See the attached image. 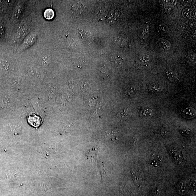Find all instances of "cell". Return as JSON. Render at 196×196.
Instances as JSON below:
<instances>
[{"mask_svg":"<svg viewBox=\"0 0 196 196\" xmlns=\"http://www.w3.org/2000/svg\"><path fill=\"white\" fill-rule=\"evenodd\" d=\"M37 39V35L36 34L32 33L29 35L24 40L23 42L20 47V49L24 50L30 47L35 43Z\"/></svg>","mask_w":196,"mask_h":196,"instance_id":"6da1fadb","label":"cell"},{"mask_svg":"<svg viewBox=\"0 0 196 196\" xmlns=\"http://www.w3.org/2000/svg\"><path fill=\"white\" fill-rule=\"evenodd\" d=\"M27 120L29 123L35 127H39L42 122L41 117L35 114L29 115L28 117Z\"/></svg>","mask_w":196,"mask_h":196,"instance_id":"7a4b0ae2","label":"cell"},{"mask_svg":"<svg viewBox=\"0 0 196 196\" xmlns=\"http://www.w3.org/2000/svg\"><path fill=\"white\" fill-rule=\"evenodd\" d=\"M24 5L22 2H20L16 7V10L14 12V17L16 21L21 19L22 18L24 12Z\"/></svg>","mask_w":196,"mask_h":196,"instance_id":"3957f363","label":"cell"},{"mask_svg":"<svg viewBox=\"0 0 196 196\" xmlns=\"http://www.w3.org/2000/svg\"><path fill=\"white\" fill-rule=\"evenodd\" d=\"M119 18L118 12L115 10L111 11L109 13L107 17V21L109 24H113L117 22Z\"/></svg>","mask_w":196,"mask_h":196,"instance_id":"277c9868","label":"cell"},{"mask_svg":"<svg viewBox=\"0 0 196 196\" xmlns=\"http://www.w3.org/2000/svg\"><path fill=\"white\" fill-rule=\"evenodd\" d=\"M187 184L185 181H180L177 184V190L180 194L183 195L186 193L187 189Z\"/></svg>","mask_w":196,"mask_h":196,"instance_id":"5b68a950","label":"cell"},{"mask_svg":"<svg viewBox=\"0 0 196 196\" xmlns=\"http://www.w3.org/2000/svg\"><path fill=\"white\" fill-rule=\"evenodd\" d=\"M130 115L131 112L130 110L126 108L119 112L117 114V116L120 119H127Z\"/></svg>","mask_w":196,"mask_h":196,"instance_id":"8992f818","label":"cell"},{"mask_svg":"<svg viewBox=\"0 0 196 196\" xmlns=\"http://www.w3.org/2000/svg\"><path fill=\"white\" fill-rule=\"evenodd\" d=\"M152 164L155 166H158L162 162V159L160 155L158 154H153L151 158Z\"/></svg>","mask_w":196,"mask_h":196,"instance_id":"52a82bcc","label":"cell"},{"mask_svg":"<svg viewBox=\"0 0 196 196\" xmlns=\"http://www.w3.org/2000/svg\"><path fill=\"white\" fill-rule=\"evenodd\" d=\"M11 103V98L6 96H4L0 98V105L2 107L7 108L10 106Z\"/></svg>","mask_w":196,"mask_h":196,"instance_id":"ba28073f","label":"cell"},{"mask_svg":"<svg viewBox=\"0 0 196 196\" xmlns=\"http://www.w3.org/2000/svg\"><path fill=\"white\" fill-rule=\"evenodd\" d=\"M107 13V9L103 6L100 7L97 9L96 12L97 17L99 18H104Z\"/></svg>","mask_w":196,"mask_h":196,"instance_id":"9c48e42d","label":"cell"},{"mask_svg":"<svg viewBox=\"0 0 196 196\" xmlns=\"http://www.w3.org/2000/svg\"><path fill=\"white\" fill-rule=\"evenodd\" d=\"M148 90L150 93H158L161 91V88L160 85L159 84H153L149 85Z\"/></svg>","mask_w":196,"mask_h":196,"instance_id":"30bf717a","label":"cell"},{"mask_svg":"<svg viewBox=\"0 0 196 196\" xmlns=\"http://www.w3.org/2000/svg\"><path fill=\"white\" fill-rule=\"evenodd\" d=\"M159 45L165 50H167L170 49L171 45L168 41L164 39H160L159 40Z\"/></svg>","mask_w":196,"mask_h":196,"instance_id":"8fae6325","label":"cell"},{"mask_svg":"<svg viewBox=\"0 0 196 196\" xmlns=\"http://www.w3.org/2000/svg\"><path fill=\"white\" fill-rule=\"evenodd\" d=\"M165 75L168 79L172 81V82L177 80V76L176 74L174 72L172 71V70H167L165 72Z\"/></svg>","mask_w":196,"mask_h":196,"instance_id":"7c38bea8","label":"cell"},{"mask_svg":"<svg viewBox=\"0 0 196 196\" xmlns=\"http://www.w3.org/2000/svg\"><path fill=\"white\" fill-rule=\"evenodd\" d=\"M44 16L46 19L50 20L52 19L54 16V10L51 9H46L44 12Z\"/></svg>","mask_w":196,"mask_h":196,"instance_id":"4fadbf2b","label":"cell"},{"mask_svg":"<svg viewBox=\"0 0 196 196\" xmlns=\"http://www.w3.org/2000/svg\"><path fill=\"white\" fill-rule=\"evenodd\" d=\"M72 9L76 14H80L84 10V5L79 2H77L73 5Z\"/></svg>","mask_w":196,"mask_h":196,"instance_id":"5bb4252c","label":"cell"},{"mask_svg":"<svg viewBox=\"0 0 196 196\" xmlns=\"http://www.w3.org/2000/svg\"><path fill=\"white\" fill-rule=\"evenodd\" d=\"M10 69V64L9 62L4 60L0 61V71L7 72Z\"/></svg>","mask_w":196,"mask_h":196,"instance_id":"9a60e30c","label":"cell"},{"mask_svg":"<svg viewBox=\"0 0 196 196\" xmlns=\"http://www.w3.org/2000/svg\"><path fill=\"white\" fill-rule=\"evenodd\" d=\"M149 32H150V30H149V25H146L142 29L141 33V35L145 38H147L149 35Z\"/></svg>","mask_w":196,"mask_h":196,"instance_id":"2e32d148","label":"cell"},{"mask_svg":"<svg viewBox=\"0 0 196 196\" xmlns=\"http://www.w3.org/2000/svg\"><path fill=\"white\" fill-rule=\"evenodd\" d=\"M27 28H25V27H23L18 31V34H17V37L18 38L20 39L25 37L26 36L27 33Z\"/></svg>","mask_w":196,"mask_h":196,"instance_id":"e0dca14e","label":"cell"},{"mask_svg":"<svg viewBox=\"0 0 196 196\" xmlns=\"http://www.w3.org/2000/svg\"><path fill=\"white\" fill-rule=\"evenodd\" d=\"M5 35V28L3 23L0 21V41L3 39Z\"/></svg>","mask_w":196,"mask_h":196,"instance_id":"ac0fdd59","label":"cell"},{"mask_svg":"<svg viewBox=\"0 0 196 196\" xmlns=\"http://www.w3.org/2000/svg\"><path fill=\"white\" fill-rule=\"evenodd\" d=\"M141 115L145 117L151 116L153 114L152 110L150 109L147 108L143 109L141 111Z\"/></svg>","mask_w":196,"mask_h":196,"instance_id":"d6986e66","label":"cell"},{"mask_svg":"<svg viewBox=\"0 0 196 196\" xmlns=\"http://www.w3.org/2000/svg\"><path fill=\"white\" fill-rule=\"evenodd\" d=\"M191 11L189 8H186L183 10V17L185 18H189L191 16Z\"/></svg>","mask_w":196,"mask_h":196,"instance_id":"ffe728a7","label":"cell"},{"mask_svg":"<svg viewBox=\"0 0 196 196\" xmlns=\"http://www.w3.org/2000/svg\"><path fill=\"white\" fill-rule=\"evenodd\" d=\"M187 187H189L191 189H195L196 182L195 180L193 179H190L188 180L187 183Z\"/></svg>","mask_w":196,"mask_h":196,"instance_id":"44dd1931","label":"cell"},{"mask_svg":"<svg viewBox=\"0 0 196 196\" xmlns=\"http://www.w3.org/2000/svg\"><path fill=\"white\" fill-rule=\"evenodd\" d=\"M188 60L190 63L193 64L195 63V56L192 52L189 53Z\"/></svg>","mask_w":196,"mask_h":196,"instance_id":"7402d4cb","label":"cell"},{"mask_svg":"<svg viewBox=\"0 0 196 196\" xmlns=\"http://www.w3.org/2000/svg\"><path fill=\"white\" fill-rule=\"evenodd\" d=\"M49 62V58L47 56H45L43 57L41 59V63L44 66H46L48 65Z\"/></svg>","mask_w":196,"mask_h":196,"instance_id":"603a6c76","label":"cell"},{"mask_svg":"<svg viewBox=\"0 0 196 196\" xmlns=\"http://www.w3.org/2000/svg\"><path fill=\"white\" fill-rule=\"evenodd\" d=\"M29 73L31 76L35 77H37L39 74L38 71L35 69H31L29 71Z\"/></svg>","mask_w":196,"mask_h":196,"instance_id":"cb8c5ba5","label":"cell"},{"mask_svg":"<svg viewBox=\"0 0 196 196\" xmlns=\"http://www.w3.org/2000/svg\"><path fill=\"white\" fill-rule=\"evenodd\" d=\"M159 31L161 33H164L166 31V26L163 24H160L158 27Z\"/></svg>","mask_w":196,"mask_h":196,"instance_id":"d4e9b609","label":"cell"},{"mask_svg":"<svg viewBox=\"0 0 196 196\" xmlns=\"http://www.w3.org/2000/svg\"><path fill=\"white\" fill-rule=\"evenodd\" d=\"M189 130H186V129H183L182 130V133H183V134H186V135H189L191 134L190 132L189 131Z\"/></svg>","mask_w":196,"mask_h":196,"instance_id":"484cf974","label":"cell"},{"mask_svg":"<svg viewBox=\"0 0 196 196\" xmlns=\"http://www.w3.org/2000/svg\"><path fill=\"white\" fill-rule=\"evenodd\" d=\"M150 196H159V194L157 192H155L154 193H153Z\"/></svg>","mask_w":196,"mask_h":196,"instance_id":"4316f807","label":"cell"},{"mask_svg":"<svg viewBox=\"0 0 196 196\" xmlns=\"http://www.w3.org/2000/svg\"><path fill=\"white\" fill-rule=\"evenodd\" d=\"M3 4L0 3V11H2V10H3Z\"/></svg>","mask_w":196,"mask_h":196,"instance_id":"83f0119b","label":"cell"}]
</instances>
